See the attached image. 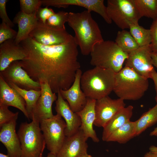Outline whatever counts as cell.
<instances>
[{"mask_svg":"<svg viewBox=\"0 0 157 157\" xmlns=\"http://www.w3.org/2000/svg\"><path fill=\"white\" fill-rule=\"evenodd\" d=\"M19 44L26 55L20 64L32 79L47 82L56 93L70 87L81 67L74 37L66 43L51 46L40 44L28 37Z\"/></svg>","mask_w":157,"mask_h":157,"instance_id":"cell-1","label":"cell"},{"mask_svg":"<svg viewBox=\"0 0 157 157\" xmlns=\"http://www.w3.org/2000/svg\"><path fill=\"white\" fill-rule=\"evenodd\" d=\"M67 22L74 32L75 40L83 55L90 54L94 46L104 40L99 26L90 11L69 12Z\"/></svg>","mask_w":157,"mask_h":157,"instance_id":"cell-2","label":"cell"},{"mask_svg":"<svg viewBox=\"0 0 157 157\" xmlns=\"http://www.w3.org/2000/svg\"><path fill=\"white\" fill-rule=\"evenodd\" d=\"M115 74L110 70L95 67L82 74L81 89L88 98L97 100L108 96L113 91Z\"/></svg>","mask_w":157,"mask_h":157,"instance_id":"cell-3","label":"cell"},{"mask_svg":"<svg viewBox=\"0 0 157 157\" xmlns=\"http://www.w3.org/2000/svg\"><path fill=\"white\" fill-rule=\"evenodd\" d=\"M149 86L148 79L125 66L115 73L113 91L124 100H136L143 97Z\"/></svg>","mask_w":157,"mask_h":157,"instance_id":"cell-4","label":"cell"},{"mask_svg":"<svg viewBox=\"0 0 157 157\" xmlns=\"http://www.w3.org/2000/svg\"><path fill=\"white\" fill-rule=\"evenodd\" d=\"M90 54L91 65L110 70L115 73L123 68L124 63L129 55L123 51L115 41L110 40L96 44Z\"/></svg>","mask_w":157,"mask_h":157,"instance_id":"cell-5","label":"cell"},{"mask_svg":"<svg viewBox=\"0 0 157 157\" xmlns=\"http://www.w3.org/2000/svg\"><path fill=\"white\" fill-rule=\"evenodd\" d=\"M17 133L21 144V157H39L46 145L40 122L33 119L29 123L22 122Z\"/></svg>","mask_w":157,"mask_h":157,"instance_id":"cell-6","label":"cell"},{"mask_svg":"<svg viewBox=\"0 0 157 157\" xmlns=\"http://www.w3.org/2000/svg\"><path fill=\"white\" fill-rule=\"evenodd\" d=\"M40 126L47 149L56 155L61 148L65 137L66 124L59 115L42 120Z\"/></svg>","mask_w":157,"mask_h":157,"instance_id":"cell-7","label":"cell"},{"mask_svg":"<svg viewBox=\"0 0 157 157\" xmlns=\"http://www.w3.org/2000/svg\"><path fill=\"white\" fill-rule=\"evenodd\" d=\"M106 7L111 20L122 30L129 29V24L138 22L141 18L133 0H108Z\"/></svg>","mask_w":157,"mask_h":157,"instance_id":"cell-8","label":"cell"},{"mask_svg":"<svg viewBox=\"0 0 157 157\" xmlns=\"http://www.w3.org/2000/svg\"><path fill=\"white\" fill-rule=\"evenodd\" d=\"M29 37L38 43L49 46L65 43L74 38L66 29L55 28L39 20Z\"/></svg>","mask_w":157,"mask_h":157,"instance_id":"cell-9","label":"cell"},{"mask_svg":"<svg viewBox=\"0 0 157 157\" xmlns=\"http://www.w3.org/2000/svg\"><path fill=\"white\" fill-rule=\"evenodd\" d=\"M152 52L151 44L139 47L129 54L125 66L148 79L151 78L154 69L151 56Z\"/></svg>","mask_w":157,"mask_h":157,"instance_id":"cell-10","label":"cell"},{"mask_svg":"<svg viewBox=\"0 0 157 157\" xmlns=\"http://www.w3.org/2000/svg\"><path fill=\"white\" fill-rule=\"evenodd\" d=\"M0 76L8 84H14L22 89L40 90V83L32 79L22 67L19 61L12 63L4 70L0 72Z\"/></svg>","mask_w":157,"mask_h":157,"instance_id":"cell-11","label":"cell"},{"mask_svg":"<svg viewBox=\"0 0 157 157\" xmlns=\"http://www.w3.org/2000/svg\"><path fill=\"white\" fill-rule=\"evenodd\" d=\"M125 105L123 100L119 98L112 99L108 96L97 100L94 125L103 128L115 115L125 107Z\"/></svg>","mask_w":157,"mask_h":157,"instance_id":"cell-12","label":"cell"},{"mask_svg":"<svg viewBox=\"0 0 157 157\" xmlns=\"http://www.w3.org/2000/svg\"><path fill=\"white\" fill-rule=\"evenodd\" d=\"M42 4L46 7L52 6L58 8H67L69 6H76L84 8L90 12L100 15L108 24L111 23L104 4V0H41Z\"/></svg>","mask_w":157,"mask_h":157,"instance_id":"cell-13","label":"cell"},{"mask_svg":"<svg viewBox=\"0 0 157 157\" xmlns=\"http://www.w3.org/2000/svg\"><path fill=\"white\" fill-rule=\"evenodd\" d=\"M41 95L38 99L33 110L32 120L40 122L53 116L52 106L57 99L56 93L53 92L47 82H40Z\"/></svg>","mask_w":157,"mask_h":157,"instance_id":"cell-14","label":"cell"},{"mask_svg":"<svg viewBox=\"0 0 157 157\" xmlns=\"http://www.w3.org/2000/svg\"><path fill=\"white\" fill-rule=\"evenodd\" d=\"M85 137L79 128L74 134L65 136L63 144L56 157H78L87 153L88 147Z\"/></svg>","mask_w":157,"mask_h":157,"instance_id":"cell-15","label":"cell"},{"mask_svg":"<svg viewBox=\"0 0 157 157\" xmlns=\"http://www.w3.org/2000/svg\"><path fill=\"white\" fill-rule=\"evenodd\" d=\"M14 119L0 127V141L5 146L9 157H21L22 150L19 138L16 131Z\"/></svg>","mask_w":157,"mask_h":157,"instance_id":"cell-16","label":"cell"},{"mask_svg":"<svg viewBox=\"0 0 157 157\" xmlns=\"http://www.w3.org/2000/svg\"><path fill=\"white\" fill-rule=\"evenodd\" d=\"M82 72L80 69L76 73L75 79L71 87L67 90L60 91L61 94L66 99L72 110L77 113L86 105L88 98L82 90L80 84Z\"/></svg>","mask_w":157,"mask_h":157,"instance_id":"cell-17","label":"cell"},{"mask_svg":"<svg viewBox=\"0 0 157 157\" xmlns=\"http://www.w3.org/2000/svg\"><path fill=\"white\" fill-rule=\"evenodd\" d=\"M57 94L55 110L57 114L63 117L66 122L65 136H70L75 134L79 129L81 124V118L76 113L72 110L67 102L62 96L60 92Z\"/></svg>","mask_w":157,"mask_h":157,"instance_id":"cell-18","label":"cell"},{"mask_svg":"<svg viewBox=\"0 0 157 157\" xmlns=\"http://www.w3.org/2000/svg\"><path fill=\"white\" fill-rule=\"evenodd\" d=\"M15 39L7 40L0 45V72L8 67L13 62L23 60L26 56L23 48L15 44Z\"/></svg>","mask_w":157,"mask_h":157,"instance_id":"cell-19","label":"cell"},{"mask_svg":"<svg viewBox=\"0 0 157 157\" xmlns=\"http://www.w3.org/2000/svg\"><path fill=\"white\" fill-rule=\"evenodd\" d=\"M96 101L88 98L85 107L76 113L81 119L80 128L82 131L85 137L87 139L90 138L94 142H98L99 140L93 127L95 119V107Z\"/></svg>","mask_w":157,"mask_h":157,"instance_id":"cell-20","label":"cell"},{"mask_svg":"<svg viewBox=\"0 0 157 157\" xmlns=\"http://www.w3.org/2000/svg\"><path fill=\"white\" fill-rule=\"evenodd\" d=\"M0 104L12 106L21 110L29 119L25 100L21 95L11 87L0 76Z\"/></svg>","mask_w":157,"mask_h":157,"instance_id":"cell-21","label":"cell"},{"mask_svg":"<svg viewBox=\"0 0 157 157\" xmlns=\"http://www.w3.org/2000/svg\"><path fill=\"white\" fill-rule=\"evenodd\" d=\"M37 12L28 15L20 11L16 15L13 22L14 24H17L18 27L17 34L14 40L16 44H19L29 37L38 22Z\"/></svg>","mask_w":157,"mask_h":157,"instance_id":"cell-22","label":"cell"},{"mask_svg":"<svg viewBox=\"0 0 157 157\" xmlns=\"http://www.w3.org/2000/svg\"><path fill=\"white\" fill-rule=\"evenodd\" d=\"M133 107L129 105L117 112L104 127L102 140L106 141L110 135L115 130L130 120L133 113Z\"/></svg>","mask_w":157,"mask_h":157,"instance_id":"cell-23","label":"cell"},{"mask_svg":"<svg viewBox=\"0 0 157 157\" xmlns=\"http://www.w3.org/2000/svg\"><path fill=\"white\" fill-rule=\"evenodd\" d=\"M136 121L129 120L114 131L109 136L106 142H117L124 144L136 136Z\"/></svg>","mask_w":157,"mask_h":157,"instance_id":"cell-24","label":"cell"},{"mask_svg":"<svg viewBox=\"0 0 157 157\" xmlns=\"http://www.w3.org/2000/svg\"><path fill=\"white\" fill-rule=\"evenodd\" d=\"M8 85L17 91L24 99L26 102V110L29 119H32L33 110L41 94V90H36L32 89L26 90L20 88L13 83Z\"/></svg>","mask_w":157,"mask_h":157,"instance_id":"cell-25","label":"cell"},{"mask_svg":"<svg viewBox=\"0 0 157 157\" xmlns=\"http://www.w3.org/2000/svg\"><path fill=\"white\" fill-rule=\"evenodd\" d=\"M115 42L123 51L128 54L139 47L130 32L125 29L118 31Z\"/></svg>","mask_w":157,"mask_h":157,"instance_id":"cell-26","label":"cell"},{"mask_svg":"<svg viewBox=\"0 0 157 157\" xmlns=\"http://www.w3.org/2000/svg\"><path fill=\"white\" fill-rule=\"evenodd\" d=\"M129 32L139 47L151 44L152 37L151 31L140 26L138 22L129 24Z\"/></svg>","mask_w":157,"mask_h":157,"instance_id":"cell-27","label":"cell"},{"mask_svg":"<svg viewBox=\"0 0 157 157\" xmlns=\"http://www.w3.org/2000/svg\"><path fill=\"white\" fill-rule=\"evenodd\" d=\"M136 122V136L157 122V103L156 105L144 113Z\"/></svg>","mask_w":157,"mask_h":157,"instance_id":"cell-28","label":"cell"},{"mask_svg":"<svg viewBox=\"0 0 157 157\" xmlns=\"http://www.w3.org/2000/svg\"><path fill=\"white\" fill-rule=\"evenodd\" d=\"M140 17L155 20L157 18V0H133Z\"/></svg>","mask_w":157,"mask_h":157,"instance_id":"cell-29","label":"cell"},{"mask_svg":"<svg viewBox=\"0 0 157 157\" xmlns=\"http://www.w3.org/2000/svg\"><path fill=\"white\" fill-rule=\"evenodd\" d=\"M69 13L61 11L52 15L47 21L46 23L52 27L65 29V24L68 21Z\"/></svg>","mask_w":157,"mask_h":157,"instance_id":"cell-30","label":"cell"},{"mask_svg":"<svg viewBox=\"0 0 157 157\" xmlns=\"http://www.w3.org/2000/svg\"><path fill=\"white\" fill-rule=\"evenodd\" d=\"M20 11L28 15L37 12L42 4L41 0H19Z\"/></svg>","mask_w":157,"mask_h":157,"instance_id":"cell-31","label":"cell"},{"mask_svg":"<svg viewBox=\"0 0 157 157\" xmlns=\"http://www.w3.org/2000/svg\"><path fill=\"white\" fill-rule=\"evenodd\" d=\"M8 107L0 104V127L14 119L18 118L19 112H13L9 109Z\"/></svg>","mask_w":157,"mask_h":157,"instance_id":"cell-32","label":"cell"},{"mask_svg":"<svg viewBox=\"0 0 157 157\" xmlns=\"http://www.w3.org/2000/svg\"><path fill=\"white\" fill-rule=\"evenodd\" d=\"M17 32L9 26L2 22L0 24V44L6 40L15 39Z\"/></svg>","mask_w":157,"mask_h":157,"instance_id":"cell-33","label":"cell"},{"mask_svg":"<svg viewBox=\"0 0 157 157\" xmlns=\"http://www.w3.org/2000/svg\"><path fill=\"white\" fill-rule=\"evenodd\" d=\"M55 13L52 9L47 7L44 8L40 7L38 11L37 16L39 21L45 24L47 20Z\"/></svg>","mask_w":157,"mask_h":157,"instance_id":"cell-34","label":"cell"},{"mask_svg":"<svg viewBox=\"0 0 157 157\" xmlns=\"http://www.w3.org/2000/svg\"><path fill=\"white\" fill-rule=\"evenodd\" d=\"M8 0H0V17L2 22H5L12 28L15 24L8 17L6 10V4Z\"/></svg>","mask_w":157,"mask_h":157,"instance_id":"cell-35","label":"cell"},{"mask_svg":"<svg viewBox=\"0 0 157 157\" xmlns=\"http://www.w3.org/2000/svg\"><path fill=\"white\" fill-rule=\"evenodd\" d=\"M150 29L152 37L151 44L152 52H157V18L154 20L151 26Z\"/></svg>","mask_w":157,"mask_h":157,"instance_id":"cell-36","label":"cell"},{"mask_svg":"<svg viewBox=\"0 0 157 157\" xmlns=\"http://www.w3.org/2000/svg\"><path fill=\"white\" fill-rule=\"evenodd\" d=\"M152 79L154 82L155 89L156 92V95L155 97V100L157 103V72L154 69L152 74Z\"/></svg>","mask_w":157,"mask_h":157,"instance_id":"cell-37","label":"cell"},{"mask_svg":"<svg viewBox=\"0 0 157 157\" xmlns=\"http://www.w3.org/2000/svg\"><path fill=\"white\" fill-rule=\"evenodd\" d=\"M152 63L154 66L157 69V52H152L151 54Z\"/></svg>","mask_w":157,"mask_h":157,"instance_id":"cell-38","label":"cell"},{"mask_svg":"<svg viewBox=\"0 0 157 157\" xmlns=\"http://www.w3.org/2000/svg\"><path fill=\"white\" fill-rule=\"evenodd\" d=\"M150 151L157 155V147L154 145L150 146L149 149Z\"/></svg>","mask_w":157,"mask_h":157,"instance_id":"cell-39","label":"cell"},{"mask_svg":"<svg viewBox=\"0 0 157 157\" xmlns=\"http://www.w3.org/2000/svg\"><path fill=\"white\" fill-rule=\"evenodd\" d=\"M144 157H157V155L149 151L145 154Z\"/></svg>","mask_w":157,"mask_h":157,"instance_id":"cell-40","label":"cell"},{"mask_svg":"<svg viewBox=\"0 0 157 157\" xmlns=\"http://www.w3.org/2000/svg\"><path fill=\"white\" fill-rule=\"evenodd\" d=\"M149 135L151 136H157V126L150 132Z\"/></svg>","mask_w":157,"mask_h":157,"instance_id":"cell-41","label":"cell"},{"mask_svg":"<svg viewBox=\"0 0 157 157\" xmlns=\"http://www.w3.org/2000/svg\"><path fill=\"white\" fill-rule=\"evenodd\" d=\"M78 157H92L91 155L88 154L87 153L82 154Z\"/></svg>","mask_w":157,"mask_h":157,"instance_id":"cell-42","label":"cell"},{"mask_svg":"<svg viewBox=\"0 0 157 157\" xmlns=\"http://www.w3.org/2000/svg\"><path fill=\"white\" fill-rule=\"evenodd\" d=\"M47 157H56V155L50 152L48 154Z\"/></svg>","mask_w":157,"mask_h":157,"instance_id":"cell-43","label":"cell"},{"mask_svg":"<svg viewBox=\"0 0 157 157\" xmlns=\"http://www.w3.org/2000/svg\"><path fill=\"white\" fill-rule=\"evenodd\" d=\"M0 157H9L7 155H5L2 153H0Z\"/></svg>","mask_w":157,"mask_h":157,"instance_id":"cell-44","label":"cell"},{"mask_svg":"<svg viewBox=\"0 0 157 157\" xmlns=\"http://www.w3.org/2000/svg\"><path fill=\"white\" fill-rule=\"evenodd\" d=\"M43 153H42L41 154V155H40V156L39 157H43L42 156V154H43Z\"/></svg>","mask_w":157,"mask_h":157,"instance_id":"cell-45","label":"cell"}]
</instances>
